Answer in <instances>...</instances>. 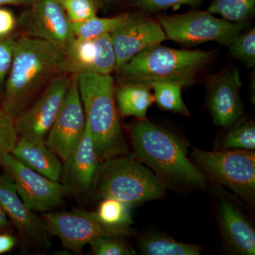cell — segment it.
Here are the masks:
<instances>
[{"instance_id":"17","label":"cell","mask_w":255,"mask_h":255,"mask_svg":"<svg viewBox=\"0 0 255 255\" xmlns=\"http://www.w3.org/2000/svg\"><path fill=\"white\" fill-rule=\"evenodd\" d=\"M101 164L86 123L81 140L63 162L60 183L68 194H85L93 189Z\"/></svg>"},{"instance_id":"34","label":"cell","mask_w":255,"mask_h":255,"mask_svg":"<svg viewBox=\"0 0 255 255\" xmlns=\"http://www.w3.org/2000/svg\"><path fill=\"white\" fill-rule=\"evenodd\" d=\"M16 244V239L9 232L0 233V255L11 251Z\"/></svg>"},{"instance_id":"31","label":"cell","mask_w":255,"mask_h":255,"mask_svg":"<svg viewBox=\"0 0 255 255\" xmlns=\"http://www.w3.org/2000/svg\"><path fill=\"white\" fill-rule=\"evenodd\" d=\"M16 39L11 36L0 38V101L2 98L5 82L12 61Z\"/></svg>"},{"instance_id":"26","label":"cell","mask_w":255,"mask_h":255,"mask_svg":"<svg viewBox=\"0 0 255 255\" xmlns=\"http://www.w3.org/2000/svg\"><path fill=\"white\" fill-rule=\"evenodd\" d=\"M126 14L110 18H100L96 16L83 22L73 23L74 34L77 38L88 39L111 33L123 21Z\"/></svg>"},{"instance_id":"36","label":"cell","mask_w":255,"mask_h":255,"mask_svg":"<svg viewBox=\"0 0 255 255\" xmlns=\"http://www.w3.org/2000/svg\"><path fill=\"white\" fill-rule=\"evenodd\" d=\"M35 0H0V6L6 4L30 5Z\"/></svg>"},{"instance_id":"21","label":"cell","mask_w":255,"mask_h":255,"mask_svg":"<svg viewBox=\"0 0 255 255\" xmlns=\"http://www.w3.org/2000/svg\"><path fill=\"white\" fill-rule=\"evenodd\" d=\"M138 248L143 255H199L201 251L198 245L179 243L162 234L144 236L139 241Z\"/></svg>"},{"instance_id":"16","label":"cell","mask_w":255,"mask_h":255,"mask_svg":"<svg viewBox=\"0 0 255 255\" xmlns=\"http://www.w3.org/2000/svg\"><path fill=\"white\" fill-rule=\"evenodd\" d=\"M0 208L23 239L41 246L48 244L50 235L44 221L23 203L5 172L0 174Z\"/></svg>"},{"instance_id":"30","label":"cell","mask_w":255,"mask_h":255,"mask_svg":"<svg viewBox=\"0 0 255 255\" xmlns=\"http://www.w3.org/2000/svg\"><path fill=\"white\" fill-rule=\"evenodd\" d=\"M18 139L14 119L0 105V163L5 155L11 153Z\"/></svg>"},{"instance_id":"8","label":"cell","mask_w":255,"mask_h":255,"mask_svg":"<svg viewBox=\"0 0 255 255\" xmlns=\"http://www.w3.org/2000/svg\"><path fill=\"white\" fill-rule=\"evenodd\" d=\"M50 236H56L69 251L82 253L84 247L100 237H125L132 234L130 228L107 226L96 212L75 209L71 211L42 213Z\"/></svg>"},{"instance_id":"19","label":"cell","mask_w":255,"mask_h":255,"mask_svg":"<svg viewBox=\"0 0 255 255\" xmlns=\"http://www.w3.org/2000/svg\"><path fill=\"white\" fill-rule=\"evenodd\" d=\"M11 154L35 172L60 182L63 162L48 148L45 140L34 137H19Z\"/></svg>"},{"instance_id":"14","label":"cell","mask_w":255,"mask_h":255,"mask_svg":"<svg viewBox=\"0 0 255 255\" xmlns=\"http://www.w3.org/2000/svg\"><path fill=\"white\" fill-rule=\"evenodd\" d=\"M110 34L117 68L145 48L167 40L159 22L135 14H126L123 21Z\"/></svg>"},{"instance_id":"18","label":"cell","mask_w":255,"mask_h":255,"mask_svg":"<svg viewBox=\"0 0 255 255\" xmlns=\"http://www.w3.org/2000/svg\"><path fill=\"white\" fill-rule=\"evenodd\" d=\"M218 217L223 241L234 254H255V231L241 209L226 199L219 201Z\"/></svg>"},{"instance_id":"12","label":"cell","mask_w":255,"mask_h":255,"mask_svg":"<svg viewBox=\"0 0 255 255\" xmlns=\"http://www.w3.org/2000/svg\"><path fill=\"white\" fill-rule=\"evenodd\" d=\"M86 128V118L82 106L78 80L73 75L59 112L46 140L50 150L65 162L81 140Z\"/></svg>"},{"instance_id":"1","label":"cell","mask_w":255,"mask_h":255,"mask_svg":"<svg viewBox=\"0 0 255 255\" xmlns=\"http://www.w3.org/2000/svg\"><path fill=\"white\" fill-rule=\"evenodd\" d=\"M63 73L69 74L63 48L31 37L16 38L1 107L16 118L43 87Z\"/></svg>"},{"instance_id":"23","label":"cell","mask_w":255,"mask_h":255,"mask_svg":"<svg viewBox=\"0 0 255 255\" xmlns=\"http://www.w3.org/2000/svg\"><path fill=\"white\" fill-rule=\"evenodd\" d=\"M208 11L233 23H248L255 11V0H212Z\"/></svg>"},{"instance_id":"33","label":"cell","mask_w":255,"mask_h":255,"mask_svg":"<svg viewBox=\"0 0 255 255\" xmlns=\"http://www.w3.org/2000/svg\"><path fill=\"white\" fill-rule=\"evenodd\" d=\"M17 26V19L10 10L0 7V38L11 36Z\"/></svg>"},{"instance_id":"6","label":"cell","mask_w":255,"mask_h":255,"mask_svg":"<svg viewBox=\"0 0 255 255\" xmlns=\"http://www.w3.org/2000/svg\"><path fill=\"white\" fill-rule=\"evenodd\" d=\"M194 163L214 182L229 188L250 206L255 204V150H201L191 152Z\"/></svg>"},{"instance_id":"15","label":"cell","mask_w":255,"mask_h":255,"mask_svg":"<svg viewBox=\"0 0 255 255\" xmlns=\"http://www.w3.org/2000/svg\"><path fill=\"white\" fill-rule=\"evenodd\" d=\"M65 51L70 75L83 72L111 75L117 70V58L110 33L88 39L75 37Z\"/></svg>"},{"instance_id":"7","label":"cell","mask_w":255,"mask_h":255,"mask_svg":"<svg viewBox=\"0 0 255 255\" xmlns=\"http://www.w3.org/2000/svg\"><path fill=\"white\" fill-rule=\"evenodd\" d=\"M166 39L183 46L216 41L228 47L235 37L249 28L248 23H233L216 17L209 11H193L159 16Z\"/></svg>"},{"instance_id":"28","label":"cell","mask_w":255,"mask_h":255,"mask_svg":"<svg viewBox=\"0 0 255 255\" xmlns=\"http://www.w3.org/2000/svg\"><path fill=\"white\" fill-rule=\"evenodd\" d=\"M90 254L94 255H133L136 251L132 249L122 237L107 236L97 238L90 244Z\"/></svg>"},{"instance_id":"5","label":"cell","mask_w":255,"mask_h":255,"mask_svg":"<svg viewBox=\"0 0 255 255\" xmlns=\"http://www.w3.org/2000/svg\"><path fill=\"white\" fill-rule=\"evenodd\" d=\"M167 188L150 168L127 154L102 162L92 190L101 199L112 198L130 206L158 199Z\"/></svg>"},{"instance_id":"3","label":"cell","mask_w":255,"mask_h":255,"mask_svg":"<svg viewBox=\"0 0 255 255\" xmlns=\"http://www.w3.org/2000/svg\"><path fill=\"white\" fill-rule=\"evenodd\" d=\"M75 76L87 125L101 162L127 155L128 147L116 103L113 77L92 72Z\"/></svg>"},{"instance_id":"37","label":"cell","mask_w":255,"mask_h":255,"mask_svg":"<svg viewBox=\"0 0 255 255\" xmlns=\"http://www.w3.org/2000/svg\"><path fill=\"white\" fill-rule=\"evenodd\" d=\"M98 1H103V2H110V1H113V0H97Z\"/></svg>"},{"instance_id":"10","label":"cell","mask_w":255,"mask_h":255,"mask_svg":"<svg viewBox=\"0 0 255 255\" xmlns=\"http://www.w3.org/2000/svg\"><path fill=\"white\" fill-rule=\"evenodd\" d=\"M73 75L63 73L55 76L47 84L39 97L18 114L14 122L18 138L30 137L46 140Z\"/></svg>"},{"instance_id":"20","label":"cell","mask_w":255,"mask_h":255,"mask_svg":"<svg viewBox=\"0 0 255 255\" xmlns=\"http://www.w3.org/2000/svg\"><path fill=\"white\" fill-rule=\"evenodd\" d=\"M115 100L120 115L134 117L137 120L147 119V110L154 102L150 87L135 82H126L116 88Z\"/></svg>"},{"instance_id":"11","label":"cell","mask_w":255,"mask_h":255,"mask_svg":"<svg viewBox=\"0 0 255 255\" xmlns=\"http://www.w3.org/2000/svg\"><path fill=\"white\" fill-rule=\"evenodd\" d=\"M17 19L23 36L54 43L64 50L75 38L73 23L58 0H35Z\"/></svg>"},{"instance_id":"32","label":"cell","mask_w":255,"mask_h":255,"mask_svg":"<svg viewBox=\"0 0 255 255\" xmlns=\"http://www.w3.org/2000/svg\"><path fill=\"white\" fill-rule=\"evenodd\" d=\"M203 0H133V4L147 12H158L169 9L179 8L182 5L196 6Z\"/></svg>"},{"instance_id":"22","label":"cell","mask_w":255,"mask_h":255,"mask_svg":"<svg viewBox=\"0 0 255 255\" xmlns=\"http://www.w3.org/2000/svg\"><path fill=\"white\" fill-rule=\"evenodd\" d=\"M153 90L154 102L161 110L190 117L182 97V86L175 82H155L149 84Z\"/></svg>"},{"instance_id":"13","label":"cell","mask_w":255,"mask_h":255,"mask_svg":"<svg viewBox=\"0 0 255 255\" xmlns=\"http://www.w3.org/2000/svg\"><path fill=\"white\" fill-rule=\"evenodd\" d=\"M241 86V74L235 67L223 69L210 78L207 106L215 125L228 128L241 119L243 114Z\"/></svg>"},{"instance_id":"29","label":"cell","mask_w":255,"mask_h":255,"mask_svg":"<svg viewBox=\"0 0 255 255\" xmlns=\"http://www.w3.org/2000/svg\"><path fill=\"white\" fill-rule=\"evenodd\" d=\"M72 23H80L97 16V0H58Z\"/></svg>"},{"instance_id":"24","label":"cell","mask_w":255,"mask_h":255,"mask_svg":"<svg viewBox=\"0 0 255 255\" xmlns=\"http://www.w3.org/2000/svg\"><path fill=\"white\" fill-rule=\"evenodd\" d=\"M223 150H255V124L252 120L239 119L231 127L221 144Z\"/></svg>"},{"instance_id":"25","label":"cell","mask_w":255,"mask_h":255,"mask_svg":"<svg viewBox=\"0 0 255 255\" xmlns=\"http://www.w3.org/2000/svg\"><path fill=\"white\" fill-rule=\"evenodd\" d=\"M96 214L102 223L112 227L130 228L132 223L129 206L112 198L103 199Z\"/></svg>"},{"instance_id":"35","label":"cell","mask_w":255,"mask_h":255,"mask_svg":"<svg viewBox=\"0 0 255 255\" xmlns=\"http://www.w3.org/2000/svg\"><path fill=\"white\" fill-rule=\"evenodd\" d=\"M14 228L12 223L8 219L4 211L0 208V233L9 232Z\"/></svg>"},{"instance_id":"4","label":"cell","mask_w":255,"mask_h":255,"mask_svg":"<svg viewBox=\"0 0 255 255\" xmlns=\"http://www.w3.org/2000/svg\"><path fill=\"white\" fill-rule=\"evenodd\" d=\"M213 55L212 51L174 49L157 44L142 50L117 70L127 82L145 85L169 82L190 87Z\"/></svg>"},{"instance_id":"9","label":"cell","mask_w":255,"mask_h":255,"mask_svg":"<svg viewBox=\"0 0 255 255\" xmlns=\"http://www.w3.org/2000/svg\"><path fill=\"white\" fill-rule=\"evenodd\" d=\"M0 165L12 179L21 200L34 212H50L61 205L68 195L59 181L52 180L35 172L11 153L3 157Z\"/></svg>"},{"instance_id":"2","label":"cell","mask_w":255,"mask_h":255,"mask_svg":"<svg viewBox=\"0 0 255 255\" xmlns=\"http://www.w3.org/2000/svg\"><path fill=\"white\" fill-rule=\"evenodd\" d=\"M133 157L169 187L202 188L206 177L188 158L189 144L147 119L128 126Z\"/></svg>"},{"instance_id":"27","label":"cell","mask_w":255,"mask_h":255,"mask_svg":"<svg viewBox=\"0 0 255 255\" xmlns=\"http://www.w3.org/2000/svg\"><path fill=\"white\" fill-rule=\"evenodd\" d=\"M229 53L234 59L248 68L255 65V28L246 29L235 37L229 46Z\"/></svg>"}]
</instances>
